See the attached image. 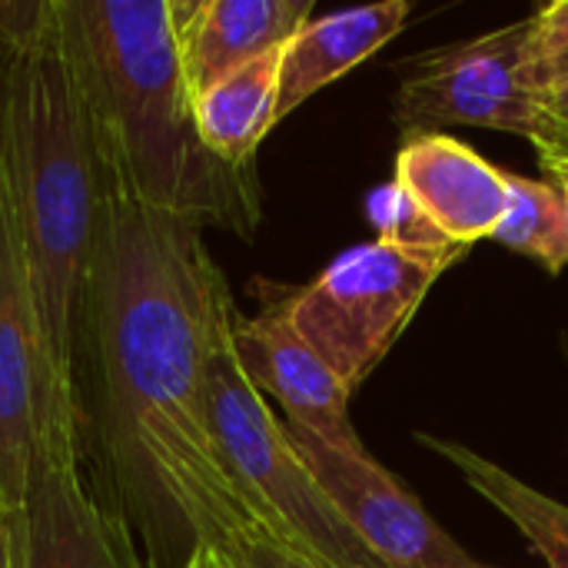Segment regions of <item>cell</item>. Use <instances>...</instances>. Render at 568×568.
<instances>
[{
  "label": "cell",
  "instance_id": "obj_8",
  "mask_svg": "<svg viewBox=\"0 0 568 568\" xmlns=\"http://www.w3.org/2000/svg\"><path fill=\"white\" fill-rule=\"evenodd\" d=\"M300 456L379 568H486L476 562L369 453L336 449L286 426Z\"/></svg>",
  "mask_w": 568,
  "mask_h": 568
},
{
  "label": "cell",
  "instance_id": "obj_11",
  "mask_svg": "<svg viewBox=\"0 0 568 568\" xmlns=\"http://www.w3.org/2000/svg\"><path fill=\"white\" fill-rule=\"evenodd\" d=\"M396 183L443 236L466 250L479 240H493L506 216V170L446 133L403 140Z\"/></svg>",
  "mask_w": 568,
  "mask_h": 568
},
{
  "label": "cell",
  "instance_id": "obj_6",
  "mask_svg": "<svg viewBox=\"0 0 568 568\" xmlns=\"http://www.w3.org/2000/svg\"><path fill=\"white\" fill-rule=\"evenodd\" d=\"M529 37L532 17L399 63L393 123L403 140L429 136L446 126H489L539 146V93L526 80Z\"/></svg>",
  "mask_w": 568,
  "mask_h": 568
},
{
  "label": "cell",
  "instance_id": "obj_15",
  "mask_svg": "<svg viewBox=\"0 0 568 568\" xmlns=\"http://www.w3.org/2000/svg\"><path fill=\"white\" fill-rule=\"evenodd\" d=\"M419 443L436 456H443L466 479L469 489H476L493 509H499L546 559V566L568 568V506L532 489L529 483L516 479L509 469L489 463L486 456H479L463 443L436 439L426 433H419Z\"/></svg>",
  "mask_w": 568,
  "mask_h": 568
},
{
  "label": "cell",
  "instance_id": "obj_22",
  "mask_svg": "<svg viewBox=\"0 0 568 568\" xmlns=\"http://www.w3.org/2000/svg\"><path fill=\"white\" fill-rule=\"evenodd\" d=\"M0 568H17V556H13V526L0 496Z\"/></svg>",
  "mask_w": 568,
  "mask_h": 568
},
{
  "label": "cell",
  "instance_id": "obj_12",
  "mask_svg": "<svg viewBox=\"0 0 568 568\" xmlns=\"http://www.w3.org/2000/svg\"><path fill=\"white\" fill-rule=\"evenodd\" d=\"M193 100L226 73L283 50L313 17V0H170Z\"/></svg>",
  "mask_w": 568,
  "mask_h": 568
},
{
  "label": "cell",
  "instance_id": "obj_19",
  "mask_svg": "<svg viewBox=\"0 0 568 568\" xmlns=\"http://www.w3.org/2000/svg\"><path fill=\"white\" fill-rule=\"evenodd\" d=\"M223 556L236 568H316L306 556L286 549L270 536H243L223 549Z\"/></svg>",
  "mask_w": 568,
  "mask_h": 568
},
{
  "label": "cell",
  "instance_id": "obj_17",
  "mask_svg": "<svg viewBox=\"0 0 568 568\" xmlns=\"http://www.w3.org/2000/svg\"><path fill=\"white\" fill-rule=\"evenodd\" d=\"M366 216L379 243L403 246V250H466L456 246L449 236H443L396 180L376 186L366 196Z\"/></svg>",
  "mask_w": 568,
  "mask_h": 568
},
{
  "label": "cell",
  "instance_id": "obj_4",
  "mask_svg": "<svg viewBox=\"0 0 568 568\" xmlns=\"http://www.w3.org/2000/svg\"><path fill=\"white\" fill-rule=\"evenodd\" d=\"M236 316V310H233ZM233 316L206 366V413L216 456L260 529L316 568H379L300 456L286 423L246 379L233 353Z\"/></svg>",
  "mask_w": 568,
  "mask_h": 568
},
{
  "label": "cell",
  "instance_id": "obj_21",
  "mask_svg": "<svg viewBox=\"0 0 568 568\" xmlns=\"http://www.w3.org/2000/svg\"><path fill=\"white\" fill-rule=\"evenodd\" d=\"M539 163H542V170L549 173V183H552V186L559 190V196H562L568 223V153H559V150H539Z\"/></svg>",
  "mask_w": 568,
  "mask_h": 568
},
{
  "label": "cell",
  "instance_id": "obj_5",
  "mask_svg": "<svg viewBox=\"0 0 568 568\" xmlns=\"http://www.w3.org/2000/svg\"><path fill=\"white\" fill-rule=\"evenodd\" d=\"M469 250H403L363 243L336 256L310 286L286 293L293 326L356 393L389 356L436 280Z\"/></svg>",
  "mask_w": 568,
  "mask_h": 568
},
{
  "label": "cell",
  "instance_id": "obj_18",
  "mask_svg": "<svg viewBox=\"0 0 568 568\" xmlns=\"http://www.w3.org/2000/svg\"><path fill=\"white\" fill-rule=\"evenodd\" d=\"M526 80L536 93L568 80V0L546 3L532 13Z\"/></svg>",
  "mask_w": 568,
  "mask_h": 568
},
{
  "label": "cell",
  "instance_id": "obj_7",
  "mask_svg": "<svg viewBox=\"0 0 568 568\" xmlns=\"http://www.w3.org/2000/svg\"><path fill=\"white\" fill-rule=\"evenodd\" d=\"M13 556L17 568H150L120 513L90 483L80 439L47 429L33 439Z\"/></svg>",
  "mask_w": 568,
  "mask_h": 568
},
{
  "label": "cell",
  "instance_id": "obj_20",
  "mask_svg": "<svg viewBox=\"0 0 568 568\" xmlns=\"http://www.w3.org/2000/svg\"><path fill=\"white\" fill-rule=\"evenodd\" d=\"M539 113H542V143L539 150H559L568 153V80L546 87L539 93Z\"/></svg>",
  "mask_w": 568,
  "mask_h": 568
},
{
  "label": "cell",
  "instance_id": "obj_9",
  "mask_svg": "<svg viewBox=\"0 0 568 568\" xmlns=\"http://www.w3.org/2000/svg\"><path fill=\"white\" fill-rule=\"evenodd\" d=\"M230 336L246 379L283 406L286 426L336 449L366 453L356 426L349 423L353 389L293 326L286 296L270 300L256 316H243L236 310Z\"/></svg>",
  "mask_w": 568,
  "mask_h": 568
},
{
  "label": "cell",
  "instance_id": "obj_3",
  "mask_svg": "<svg viewBox=\"0 0 568 568\" xmlns=\"http://www.w3.org/2000/svg\"><path fill=\"white\" fill-rule=\"evenodd\" d=\"M60 20L103 180L153 213L253 236L256 170L200 140L170 0H60Z\"/></svg>",
  "mask_w": 568,
  "mask_h": 568
},
{
  "label": "cell",
  "instance_id": "obj_1",
  "mask_svg": "<svg viewBox=\"0 0 568 568\" xmlns=\"http://www.w3.org/2000/svg\"><path fill=\"white\" fill-rule=\"evenodd\" d=\"M106 216L80 376V446L150 568L266 536L226 476L206 413V366L236 303L203 230L103 180Z\"/></svg>",
  "mask_w": 568,
  "mask_h": 568
},
{
  "label": "cell",
  "instance_id": "obj_23",
  "mask_svg": "<svg viewBox=\"0 0 568 568\" xmlns=\"http://www.w3.org/2000/svg\"><path fill=\"white\" fill-rule=\"evenodd\" d=\"M186 568H236L220 549H210V546H203V549H196L193 552V559L186 562Z\"/></svg>",
  "mask_w": 568,
  "mask_h": 568
},
{
  "label": "cell",
  "instance_id": "obj_2",
  "mask_svg": "<svg viewBox=\"0 0 568 568\" xmlns=\"http://www.w3.org/2000/svg\"><path fill=\"white\" fill-rule=\"evenodd\" d=\"M0 163L13 193L37 316V429L80 439V376L106 190L60 0L47 30L27 50L0 60Z\"/></svg>",
  "mask_w": 568,
  "mask_h": 568
},
{
  "label": "cell",
  "instance_id": "obj_24",
  "mask_svg": "<svg viewBox=\"0 0 568 568\" xmlns=\"http://www.w3.org/2000/svg\"><path fill=\"white\" fill-rule=\"evenodd\" d=\"M486 568H489V566H486Z\"/></svg>",
  "mask_w": 568,
  "mask_h": 568
},
{
  "label": "cell",
  "instance_id": "obj_14",
  "mask_svg": "<svg viewBox=\"0 0 568 568\" xmlns=\"http://www.w3.org/2000/svg\"><path fill=\"white\" fill-rule=\"evenodd\" d=\"M280 60H283V50H273L226 73L223 80H216L210 90H203L193 100L200 140L223 163L253 166L260 143L276 126Z\"/></svg>",
  "mask_w": 568,
  "mask_h": 568
},
{
  "label": "cell",
  "instance_id": "obj_10",
  "mask_svg": "<svg viewBox=\"0 0 568 568\" xmlns=\"http://www.w3.org/2000/svg\"><path fill=\"white\" fill-rule=\"evenodd\" d=\"M40 343L13 193L0 163V496L17 532L37 439Z\"/></svg>",
  "mask_w": 568,
  "mask_h": 568
},
{
  "label": "cell",
  "instance_id": "obj_13",
  "mask_svg": "<svg viewBox=\"0 0 568 568\" xmlns=\"http://www.w3.org/2000/svg\"><path fill=\"white\" fill-rule=\"evenodd\" d=\"M406 0H383L369 7L336 10L323 20H310L283 47L276 123L303 106L313 93L349 73L356 63L383 50L406 23Z\"/></svg>",
  "mask_w": 568,
  "mask_h": 568
},
{
  "label": "cell",
  "instance_id": "obj_16",
  "mask_svg": "<svg viewBox=\"0 0 568 568\" xmlns=\"http://www.w3.org/2000/svg\"><path fill=\"white\" fill-rule=\"evenodd\" d=\"M493 240L539 260L552 276L562 273L568 266V223L559 190L506 170V216Z\"/></svg>",
  "mask_w": 568,
  "mask_h": 568
}]
</instances>
